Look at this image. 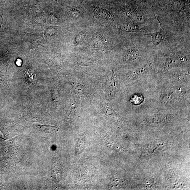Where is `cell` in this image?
<instances>
[{
    "label": "cell",
    "instance_id": "cell-10",
    "mask_svg": "<svg viewBox=\"0 0 190 190\" xmlns=\"http://www.w3.org/2000/svg\"><path fill=\"white\" fill-rule=\"evenodd\" d=\"M86 35L84 33H80L76 36L75 39V45L78 46L84 41Z\"/></svg>",
    "mask_w": 190,
    "mask_h": 190
},
{
    "label": "cell",
    "instance_id": "cell-9",
    "mask_svg": "<svg viewBox=\"0 0 190 190\" xmlns=\"http://www.w3.org/2000/svg\"><path fill=\"white\" fill-rule=\"evenodd\" d=\"M40 127L41 131L46 133H53L55 132L56 130L55 127L47 125H40Z\"/></svg>",
    "mask_w": 190,
    "mask_h": 190
},
{
    "label": "cell",
    "instance_id": "cell-3",
    "mask_svg": "<svg viewBox=\"0 0 190 190\" xmlns=\"http://www.w3.org/2000/svg\"><path fill=\"white\" fill-rule=\"evenodd\" d=\"M151 66L149 64H143L137 69L136 71L133 72L131 75L132 78H134L144 75L148 73L150 70Z\"/></svg>",
    "mask_w": 190,
    "mask_h": 190
},
{
    "label": "cell",
    "instance_id": "cell-1",
    "mask_svg": "<svg viewBox=\"0 0 190 190\" xmlns=\"http://www.w3.org/2000/svg\"><path fill=\"white\" fill-rule=\"evenodd\" d=\"M93 10L99 17L104 19H112L113 16L110 12L104 8L100 6L93 5L91 6Z\"/></svg>",
    "mask_w": 190,
    "mask_h": 190
},
{
    "label": "cell",
    "instance_id": "cell-13",
    "mask_svg": "<svg viewBox=\"0 0 190 190\" xmlns=\"http://www.w3.org/2000/svg\"><path fill=\"white\" fill-rule=\"evenodd\" d=\"M52 95L54 103H58L59 98L57 93L55 92H53Z\"/></svg>",
    "mask_w": 190,
    "mask_h": 190
},
{
    "label": "cell",
    "instance_id": "cell-7",
    "mask_svg": "<svg viewBox=\"0 0 190 190\" xmlns=\"http://www.w3.org/2000/svg\"><path fill=\"white\" fill-rule=\"evenodd\" d=\"M150 35L152 37L153 44L155 46L160 44L163 40L162 33L161 32H157L151 33Z\"/></svg>",
    "mask_w": 190,
    "mask_h": 190
},
{
    "label": "cell",
    "instance_id": "cell-6",
    "mask_svg": "<svg viewBox=\"0 0 190 190\" xmlns=\"http://www.w3.org/2000/svg\"><path fill=\"white\" fill-rule=\"evenodd\" d=\"M138 56L137 53L135 49H130L125 53L124 56L125 61L126 62H130L135 60Z\"/></svg>",
    "mask_w": 190,
    "mask_h": 190
},
{
    "label": "cell",
    "instance_id": "cell-5",
    "mask_svg": "<svg viewBox=\"0 0 190 190\" xmlns=\"http://www.w3.org/2000/svg\"><path fill=\"white\" fill-rule=\"evenodd\" d=\"M119 28L123 31L127 32H135L139 30L136 25L129 23H124L120 24Z\"/></svg>",
    "mask_w": 190,
    "mask_h": 190
},
{
    "label": "cell",
    "instance_id": "cell-4",
    "mask_svg": "<svg viewBox=\"0 0 190 190\" xmlns=\"http://www.w3.org/2000/svg\"><path fill=\"white\" fill-rule=\"evenodd\" d=\"M26 78L30 83L33 85H36L38 81L36 73L31 69L27 68L24 72Z\"/></svg>",
    "mask_w": 190,
    "mask_h": 190
},
{
    "label": "cell",
    "instance_id": "cell-8",
    "mask_svg": "<svg viewBox=\"0 0 190 190\" xmlns=\"http://www.w3.org/2000/svg\"><path fill=\"white\" fill-rule=\"evenodd\" d=\"M70 14L75 19H79L81 17V14L79 10L75 7H70L69 8Z\"/></svg>",
    "mask_w": 190,
    "mask_h": 190
},
{
    "label": "cell",
    "instance_id": "cell-14",
    "mask_svg": "<svg viewBox=\"0 0 190 190\" xmlns=\"http://www.w3.org/2000/svg\"><path fill=\"white\" fill-rule=\"evenodd\" d=\"M22 63V61L20 59H18L16 62V65L18 66H20L21 65Z\"/></svg>",
    "mask_w": 190,
    "mask_h": 190
},
{
    "label": "cell",
    "instance_id": "cell-12",
    "mask_svg": "<svg viewBox=\"0 0 190 190\" xmlns=\"http://www.w3.org/2000/svg\"><path fill=\"white\" fill-rule=\"evenodd\" d=\"M114 81H115V80H114L113 78L111 77V79H109L108 83V84H107V86L108 87L109 89L110 90L111 93L115 89V83Z\"/></svg>",
    "mask_w": 190,
    "mask_h": 190
},
{
    "label": "cell",
    "instance_id": "cell-11",
    "mask_svg": "<svg viewBox=\"0 0 190 190\" xmlns=\"http://www.w3.org/2000/svg\"><path fill=\"white\" fill-rule=\"evenodd\" d=\"M106 115L110 117H116L117 115L116 113L110 108H106L104 111Z\"/></svg>",
    "mask_w": 190,
    "mask_h": 190
},
{
    "label": "cell",
    "instance_id": "cell-2",
    "mask_svg": "<svg viewBox=\"0 0 190 190\" xmlns=\"http://www.w3.org/2000/svg\"><path fill=\"white\" fill-rule=\"evenodd\" d=\"M173 178L170 177L169 181V182L170 186L172 188H182L183 186V180L182 177H178L175 174V173L173 172Z\"/></svg>",
    "mask_w": 190,
    "mask_h": 190
}]
</instances>
